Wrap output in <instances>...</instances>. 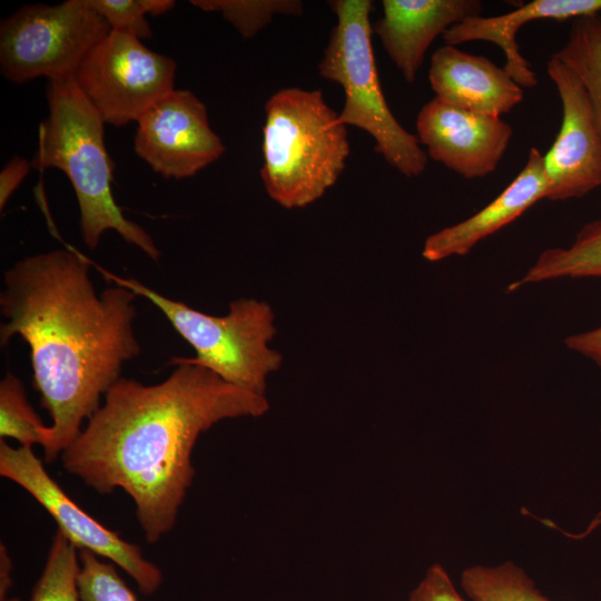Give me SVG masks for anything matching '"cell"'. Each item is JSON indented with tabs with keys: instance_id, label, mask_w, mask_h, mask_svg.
I'll list each match as a JSON object with an SVG mask.
<instances>
[{
	"instance_id": "6da1fadb",
	"label": "cell",
	"mask_w": 601,
	"mask_h": 601,
	"mask_svg": "<svg viewBox=\"0 0 601 601\" xmlns=\"http://www.w3.org/2000/svg\"><path fill=\"white\" fill-rule=\"evenodd\" d=\"M90 267L91 259L68 247L27 256L3 274L0 343L18 335L30 348L33 385L52 420L43 447L48 463L141 353L134 332L137 295L118 285L98 294Z\"/></svg>"
},
{
	"instance_id": "7a4b0ae2",
	"label": "cell",
	"mask_w": 601,
	"mask_h": 601,
	"mask_svg": "<svg viewBox=\"0 0 601 601\" xmlns=\"http://www.w3.org/2000/svg\"><path fill=\"white\" fill-rule=\"evenodd\" d=\"M162 382L120 377L61 453L65 470L95 491H125L149 543L175 525L190 487L194 446L227 418L259 417L266 396L234 386L201 366L175 363Z\"/></svg>"
},
{
	"instance_id": "3957f363",
	"label": "cell",
	"mask_w": 601,
	"mask_h": 601,
	"mask_svg": "<svg viewBox=\"0 0 601 601\" xmlns=\"http://www.w3.org/2000/svg\"><path fill=\"white\" fill-rule=\"evenodd\" d=\"M46 96L49 115L39 127L32 168H57L68 177L79 205L82 240L89 249L97 248L107 230H115L157 262L160 252L151 236L126 218L114 198V164L99 114L73 80L48 81Z\"/></svg>"
},
{
	"instance_id": "277c9868",
	"label": "cell",
	"mask_w": 601,
	"mask_h": 601,
	"mask_svg": "<svg viewBox=\"0 0 601 601\" xmlns=\"http://www.w3.org/2000/svg\"><path fill=\"white\" fill-rule=\"evenodd\" d=\"M260 177L286 209L318 200L335 185L351 148L347 129L321 90L283 88L265 104Z\"/></svg>"
},
{
	"instance_id": "5b68a950",
	"label": "cell",
	"mask_w": 601,
	"mask_h": 601,
	"mask_svg": "<svg viewBox=\"0 0 601 601\" xmlns=\"http://www.w3.org/2000/svg\"><path fill=\"white\" fill-rule=\"evenodd\" d=\"M91 264L106 280L151 302L194 348L195 357H174L168 365L201 366L234 386L265 396L267 376L283 363V355L268 346L276 327L267 302L235 299L226 315L214 316L164 296L137 279L118 276L92 260Z\"/></svg>"
},
{
	"instance_id": "8992f818",
	"label": "cell",
	"mask_w": 601,
	"mask_h": 601,
	"mask_svg": "<svg viewBox=\"0 0 601 601\" xmlns=\"http://www.w3.org/2000/svg\"><path fill=\"white\" fill-rule=\"evenodd\" d=\"M329 6L337 22L317 69L321 77L339 83L344 90L341 122L371 135L375 151L402 175H422L428 160L426 151L394 117L382 91L372 46L373 2L334 0Z\"/></svg>"
},
{
	"instance_id": "52a82bcc",
	"label": "cell",
	"mask_w": 601,
	"mask_h": 601,
	"mask_svg": "<svg viewBox=\"0 0 601 601\" xmlns=\"http://www.w3.org/2000/svg\"><path fill=\"white\" fill-rule=\"evenodd\" d=\"M109 32V24L88 0L26 4L0 26L2 76L13 83L39 77L73 80Z\"/></svg>"
},
{
	"instance_id": "ba28073f",
	"label": "cell",
	"mask_w": 601,
	"mask_h": 601,
	"mask_svg": "<svg viewBox=\"0 0 601 601\" xmlns=\"http://www.w3.org/2000/svg\"><path fill=\"white\" fill-rule=\"evenodd\" d=\"M176 62L137 37L111 31L92 49L73 81L105 124L138 121L171 92Z\"/></svg>"
},
{
	"instance_id": "9c48e42d",
	"label": "cell",
	"mask_w": 601,
	"mask_h": 601,
	"mask_svg": "<svg viewBox=\"0 0 601 601\" xmlns=\"http://www.w3.org/2000/svg\"><path fill=\"white\" fill-rule=\"evenodd\" d=\"M0 474L26 490L52 516L67 540L112 562L134 579L147 595L155 593L162 573L146 560L139 545L127 542L83 511L47 473L32 447H12L0 441Z\"/></svg>"
},
{
	"instance_id": "30bf717a",
	"label": "cell",
	"mask_w": 601,
	"mask_h": 601,
	"mask_svg": "<svg viewBox=\"0 0 601 601\" xmlns=\"http://www.w3.org/2000/svg\"><path fill=\"white\" fill-rule=\"evenodd\" d=\"M546 72L562 105L560 130L543 155L546 199L581 198L601 186V134L589 95L572 69L553 53Z\"/></svg>"
},
{
	"instance_id": "8fae6325",
	"label": "cell",
	"mask_w": 601,
	"mask_h": 601,
	"mask_svg": "<svg viewBox=\"0 0 601 601\" xmlns=\"http://www.w3.org/2000/svg\"><path fill=\"white\" fill-rule=\"evenodd\" d=\"M134 146L155 173L175 179L196 175L226 149L204 102L181 89H174L137 121Z\"/></svg>"
},
{
	"instance_id": "7c38bea8",
	"label": "cell",
	"mask_w": 601,
	"mask_h": 601,
	"mask_svg": "<svg viewBox=\"0 0 601 601\" xmlns=\"http://www.w3.org/2000/svg\"><path fill=\"white\" fill-rule=\"evenodd\" d=\"M415 126L427 157L466 179L492 174L513 135L501 117L459 109L435 97L421 108Z\"/></svg>"
},
{
	"instance_id": "4fadbf2b",
	"label": "cell",
	"mask_w": 601,
	"mask_h": 601,
	"mask_svg": "<svg viewBox=\"0 0 601 601\" xmlns=\"http://www.w3.org/2000/svg\"><path fill=\"white\" fill-rule=\"evenodd\" d=\"M375 32L405 81L413 83L425 53L437 36L454 24L480 16L479 0H383Z\"/></svg>"
},
{
	"instance_id": "5bb4252c",
	"label": "cell",
	"mask_w": 601,
	"mask_h": 601,
	"mask_svg": "<svg viewBox=\"0 0 601 601\" xmlns=\"http://www.w3.org/2000/svg\"><path fill=\"white\" fill-rule=\"evenodd\" d=\"M428 81L439 100L492 117L510 112L524 98L523 88L504 67L454 46L444 45L433 52Z\"/></svg>"
},
{
	"instance_id": "9a60e30c",
	"label": "cell",
	"mask_w": 601,
	"mask_h": 601,
	"mask_svg": "<svg viewBox=\"0 0 601 601\" xmlns=\"http://www.w3.org/2000/svg\"><path fill=\"white\" fill-rule=\"evenodd\" d=\"M549 181L543 155L532 147L518 176L485 207L471 217L430 235L422 249L428 262L465 256L481 240L514 221L531 206L546 199Z\"/></svg>"
},
{
	"instance_id": "2e32d148",
	"label": "cell",
	"mask_w": 601,
	"mask_h": 601,
	"mask_svg": "<svg viewBox=\"0 0 601 601\" xmlns=\"http://www.w3.org/2000/svg\"><path fill=\"white\" fill-rule=\"evenodd\" d=\"M601 13V0H533L515 10L492 17H470L451 27L442 37L447 46L470 41H487L501 48L504 69L522 88H533L538 77L520 52L516 33L535 20H574Z\"/></svg>"
},
{
	"instance_id": "e0dca14e",
	"label": "cell",
	"mask_w": 601,
	"mask_h": 601,
	"mask_svg": "<svg viewBox=\"0 0 601 601\" xmlns=\"http://www.w3.org/2000/svg\"><path fill=\"white\" fill-rule=\"evenodd\" d=\"M563 278H601V218L583 225L570 245L544 249L508 290Z\"/></svg>"
},
{
	"instance_id": "ac0fdd59",
	"label": "cell",
	"mask_w": 601,
	"mask_h": 601,
	"mask_svg": "<svg viewBox=\"0 0 601 601\" xmlns=\"http://www.w3.org/2000/svg\"><path fill=\"white\" fill-rule=\"evenodd\" d=\"M554 55L583 83L601 134V13L572 20L566 41Z\"/></svg>"
},
{
	"instance_id": "d6986e66",
	"label": "cell",
	"mask_w": 601,
	"mask_h": 601,
	"mask_svg": "<svg viewBox=\"0 0 601 601\" xmlns=\"http://www.w3.org/2000/svg\"><path fill=\"white\" fill-rule=\"evenodd\" d=\"M460 583L471 601H551L512 561L469 566L462 571Z\"/></svg>"
},
{
	"instance_id": "ffe728a7",
	"label": "cell",
	"mask_w": 601,
	"mask_h": 601,
	"mask_svg": "<svg viewBox=\"0 0 601 601\" xmlns=\"http://www.w3.org/2000/svg\"><path fill=\"white\" fill-rule=\"evenodd\" d=\"M48 428L29 404L23 383L8 372L0 382V437H10L20 446H46Z\"/></svg>"
},
{
	"instance_id": "44dd1931",
	"label": "cell",
	"mask_w": 601,
	"mask_h": 601,
	"mask_svg": "<svg viewBox=\"0 0 601 601\" xmlns=\"http://www.w3.org/2000/svg\"><path fill=\"white\" fill-rule=\"evenodd\" d=\"M77 550L57 531L29 601H81L78 585L80 559Z\"/></svg>"
},
{
	"instance_id": "7402d4cb",
	"label": "cell",
	"mask_w": 601,
	"mask_h": 601,
	"mask_svg": "<svg viewBox=\"0 0 601 601\" xmlns=\"http://www.w3.org/2000/svg\"><path fill=\"white\" fill-rule=\"evenodd\" d=\"M206 12H219L243 38L249 39L267 27L277 14L300 16L298 0H191Z\"/></svg>"
},
{
	"instance_id": "603a6c76",
	"label": "cell",
	"mask_w": 601,
	"mask_h": 601,
	"mask_svg": "<svg viewBox=\"0 0 601 601\" xmlns=\"http://www.w3.org/2000/svg\"><path fill=\"white\" fill-rule=\"evenodd\" d=\"M88 2L107 21L111 31L130 33L140 40L152 37L146 16H160L175 6L173 0H88Z\"/></svg>"
},
{
	"instance_id": "cb8c5ba5",
	"label": "cell",
	"mask_w": 601,
	"mask_h": 601,
	"mask_svg": "<svg viewBox=\"0 0 601 601\" xmlns=\"http://www.w3.org/2000/svg\"><path fill=\"white\" fill-rule=\"evenodd\" d=\"M79 559L78 585L81 601H138L119 577L114 563L87 550L79 552Z\"/></svg>"
},
{
	"instance_id": "d4e9b609",
	"label": "cell",
	"mask_w": 601,
	"mask_h": 601,
	"mask_svg": "<svg viewBox=\"0 0 601 601\" xmlns=\"http://www.w3.org/2000/svg\"><path fill=\"white\" fill-rule=\"evenodd\" d=\"M406 601H466L439 563L431 565Z\"/></svg>"
},
{
	"instance_id": "484cf974",
	"label": "cell",
	"mask_w": 601,
	"mask_h": 601,
	"mask_svg": "<svg viewBox=\"0 0 601 601\" xmlns=\"http://www.w3.org/2000/svg\"><path fill=\"white\" fill-rule=\"evenodd\" d=\"M564 345L601 368V325L568 335L564 338Z\"/></svg>"
},
{
	"instance_id": "4316f807",
	"label": "cell",
	"mask_w": 601,
	"mask_h": 601,
	"mask_svg": "<svg viewBox=\"0 0 601 601\" xmlns=\"http://www.w3.org/2000/svg\"><path fill=\"white\" fill-rule=\"evenodd\" d=\"M31 162L27 159L14 156L3 167L0 173V209L2 210L11 195L28 175Z\"/></svg>"
},
{
	"instance_id": "83f0119b",
	"label": "cell",
	"mask_w": 601,
	"mask_h": 601,
	"mask_svg": "<svg viewBox=\"0 0 601 601\" xmlns=\"http://www.w3.org/2000/svg\"><path fill=\"white\" fill-rule=\"evenodd\" d=\"M600 431H601V426H600ZM600 525H601V511L595 514V516L588 524L587 529L583 532H581L580 534L566 533V532H564L562 530H560V531L562 533H564L568 538L580 540V539L587 538L589 534H591Z\"/></svg>"
}]
</instances>
